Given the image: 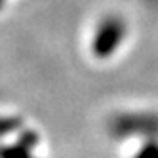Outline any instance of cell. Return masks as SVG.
Masks as SVG:
<instances>
[{
  "instance_id": "2",
  "label": "cell",
  "mask_w": 158,
  "mask_h": 158,
  "mask_svg": "<svg viewBox=\"0 0 158 158\" xmlns=\"http://www.w3.org/2000/svg\"><path fill=\"white\" fill-rule=\"evenodd\" d=\"M112 131L116 135H156L158 133V116L152 114H122L112 120Z\"/></svg>"
},
{
  "instance_id": "3",
  "label": "cell",
  "mask_w": 158,
  "mask_h": 158,
  "mask_svg": "<svg viewBox=\"0 0 158 158\" xmlns=\"http://www.w3.org/2000/svg\"><path fill=\"white\" fill-rule=\"evenodd\" d=\"M135 158H158V143H147Z\"/></svg>"
},
{
  "instance_id": "4",
  "label": "cell",
  "mask_w": 158,
  "mask_h": 158,
  "mask_svg": "<svg viewBox=\"0 0 158 158\" xmlns=\"http://www.w3.org/2000/svg\"><path fill=\"white\" fill-rule=\"evenodd\" d=\"M4 158H31V154L23 149V147H15V149H8L2 152Z\"/></svg>"
},
{
  "instance_id": "1",
  "label": "cell",
  "mask_w": 158,
  "mask_h": 158,
  "mask_svg": "<svg viewBox=\"0 0 158 158\" xmlns=\"http://www.w3.org/2000/svg\"><path fill=\"white\" fill-rule=\"evenodd\" d=\"M124 32H126V25H124V21L120 17H116V15L105 17L103 23L99 25L94 44H92L94 55H97V57H109V55H112L114 50L118 48V44L122 42Z\"/></svg>"
}]
</instances>
